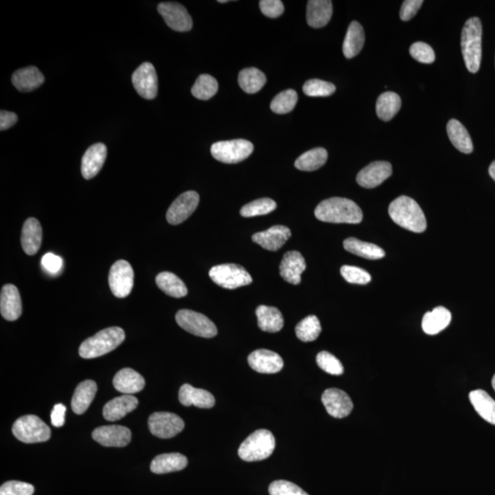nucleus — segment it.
I'll list each match as a JSON object with an SVG mask.
<instances>
[{"label":"nucleus","instance_id":"nucleus-1","mask_svg":"<svg viewBox=\"0 0 495 495\" xmlns=\"http://www.w3.org/2000/svg\"><path fill=\"white\" fill-rule=\"evenodd\" d=\"M315 216L320 221L338 224H359L363 218L359 206L343 197H332L322 201L315 210Z\"/></svg>","mask_w":495,"mask_h":495},{"label":"nucleus","instance_id":"nucleus-2","mask_svg":"<svg viewBox=\"0 0 495 495\" xmlns=\"http://www.w3.org/2000/svg\"><path fill=\"white\" fill-rule=\"evenodd\" d=\"M389 215L398 226L415 233L427 230L424 212L413 198L399 197L389 206Z\"/></svg>","mask_w":495,"mask_h":495},{"label":"nucleus","instance_id":"nucleus-3","mask_svg":"<svg viewBox=\"0 0 495 495\" xmlns=\"http://www.w3.org/2000/svg\"><path fill=\"white\" fill-rule=\"evenodd\" d=\"M482 26L479 18H470L461 32V51L466 67L470 73L479 71L482 62Z\"/></svg>","mask_w":495,"mask_h":495},{"label":"nucleus","instance_id":"nucleus-4","mask_svg":"<svg viewBox=\"0 0 495 495\" xmlns=\"http://www.w3.org/2000/svg\"><path fill=\"white\" fill-rule=\"evenodd\" d=\"M125 332L119 326L105 329L81 344L79 355L83 359H95L117 349L125 341Z\"/></svg>","mask_w":495,"mask_h":495},{"label":"nucleus","instance_id":"nucleus-5","mask_svg":"<svg viewBox=\"0 0 495 495\" xmlns=\"http://www.w3.org/2000/svg\"><path fill=\"white\" fill-rule=\"evenodd\" d=\"M275 449V439L271 431L259 429L247 437L239 448L242 461L253 462L266 460Z\"/></svg>","mask_w":495,"mask_h":495},{"label":"nucleus","instance_id":"nucleus-6","mask_svg":"<svg viewBox=\"0 0 495 495\" xmlns=\"http://www.w3.org/2000/svg\"><path fill=\"white\" fill-rule=\"evenodd\" d=\"M12 433L24 443L45 442L50 440L51 428L38 416L28 415L14 423Z\"/></svg>","mask_w":495,"mask_h":495},{"label":"nucleus","instance_id":"nucleus-7","mask_svg":"<svg viewBox=\"0 0 495 495\" xmlns=\"http://www.w3.org/2000/svg\"><path fill=\"white\" fill-rule=\"evenodd\" d=\"M209 276L215 284L225 289H237L253 283L250 274L242 266L234 263L212 267Z\"/></svg>","mask_w":495,"mask_h":495},{"label":"nucleus","instance_id":"nucleus-8","mask_svg":"<svg viewBox=\"0 0 495 495\" xmlns=\"http://www.w3.org/2000/svg\"><path fill=\"white\" fill-rule=\"evenodd\" d=\"M254 150L253 144L249 140L237 139L224 140L213 144L211 154L221 163L233 164L246 160Z\"/></svg>","mask_w":495,"mask_h":495},{"label":"nucleus","instance_id":"nucleus-9","mask_svg":"<svg viewBox=\"0 0 495 495\" xmlns=\"http://www.w3.org/2000/svg\"><path fill=\"white\" fill-rule=\"evenodd\" d=\"M177 324L185 331L206 338H214L218 334V329L205 315L196 311L182 309L176 313Z\"/></svg>","mask_w":495,"mask_h":495},{"label":"nucleus","instance_id":"nucleus-10","mask_svg":"<svg viewBox=\"0 0 495 495\" xmlns=\"http://www.w3.org/2000/svg\"><path fill=\"white\" fill-rule=\"evenodd\" d=\"M109 284L111 292L118 298L130 295L134 284V272L127 260H119L111 266Z\"/></svg>","mask_w":495,"mask_h":495},{"label":"nucleus","instance_id":"nucleus-11","mask_svg":"<svg viewBox=\"0 0 495 495\" xmlns=\"http://www.w3.org/2000/svg\"><path fill=\"white\" fill-rule=\"evenodd\" d=\"M149 429L159 439H172L181 433L185 422L176 414L168 412L154 413L149 418Z\"/></svg>","mask_w":495,"mask_h":495},{"label":"nucleus","instance_id":"nucleus-12","mask_svg":"<svg viewBox=\"0 0 495 495\" xmlns=\"http://www.w3.org/2000/svg\"><path fill=\"white\" fill-rule=\"evenodd\" d=\"M159 13L165 23L176 32H189L193 27V20L184 6L176 2H163L158 6Z\"/></svg>","mask_w":495,"mask_h":495},{"label":"nucleus","instance_id":"nucleus-13","mask_svg":"<svg viewBox=\"0 0 495 495\" xmlns=\"http://www.w3.org/2000/svg\"><path fill=\"white\" fill-rule=\"evenodd\" d=\"M132 84L140 97L154 99L158 94V77L151 62H143L132 74Z\"/></svg>","mask_w":495,"mask_h":495},{"label":"nucleus","instance_id":"nucleus-14","mask_svg":"<svg viewBox=\"0 0 495 495\" xmlns=\"http://www.w3.org/2000/svg\"><path fill=\"white\" fill-rule=\"evenodd\" d=\"M199 204V194L194 191H187L180 194L168 209L166 218L171 225H178L187 220Z\"/></svg>","mask_w":495,"mask_h":495},{"label":"nucleus","instance_id":"nucleus-15","mask_svg":"<svg viewBox=\"0 0 495 495\" xmlns=\"http://www.w3.org/2000/svg\"><path fill=\"white\" fill-rule=\"evenodd\" d=\"M92 437L102 446L123 448L131 442V432L123 425H103L93 431Z\"/></svg>","mask_w":495,"mask_h":495},{"label":"nucleus","instance_id":"nucleus-16","mask_svg":"<svg viewBox=\"0 0 495 495\" xmlns=\"http://www.w3.org/2000/svg\"><path fill=\"white\" fill-rule=\"evenodd\" d=\"M326 412L336 418H344L353 409V403L350 396L342 390L330 388L323 392L321 397Z\"/></svg>","mask_w":495,"mask_h":495},{"label":"nucleus","instance_id":"nucleus-17","mask_svg":"<svg viewBox=\"0 0 495 495\" xmlns=\"http://www.w3.org/2000/svg\"><path fill=\"white\" fill-rule=\"evenodd\" d=\"M392 173V165L388 161H374L363 168L356 180L362 187L374 188L388 179Z\"/></svg>","mask_w":495,"mask_h":495},{"label":"nucleus","instance_id":"nucleus-18","mask_svg":"<svg viewBox=\"0 0 495 495\" xmlns=\"http://www.w3.org/2000/svg\"><path fill=\"white\" fill-rule=\"evenodd\" d=\"M249 365L259 374H277L284 368V361L279 354L269 350H257L248 357Z\"/></svg>","mask_w":495,"mask_h":495},{"label":"nucleus","instance_id":"nucleus-19","mask_svg":"<svg viewBox=\"0 0 495 495\" xmlns=\"http://www.w3.org/2000/svg\"><path fill=\"white\" fill-rule=\"evenodd\" d=\"M107 155V146L104 143H95L89 147L84 154L81 172L86 180L94 178L102 169Z\"/></svg>","mask_w":495,"mask_h":495},{"label":"nucleus","instance_id":"nucleus-20","mask_svg":"<svg viewBox=\"0 0 495 495\" xmlns=\"http://www.w3.org/2000/svg\"><path fill=\"white\" fill-rule=\"evenodd\" d=\"M305 269V258L298 251H288L284 255L280 264V275L287 283L295 286L301 283V275Z\"/></svg>","mask_w":495,"mask_h":495},{"label":"nucleus","instance_id":"nucleus-21","mask_svg":"<svg viewBox=\"0 0 495 495\" xmlns=\"http://www.w3.org/2000/svg\"><path fill=\"white\" fill-rule=\"evenodd\" d=\"M0 312L8 321H15L22 316V304L19 289L13 284H6L0 295Z\"/></svg>","mask_w":495,"mask_h":495},{"label":"nucleus","instance_id":"nucleus-22","mask_svg":"<svg viewBox=\"0 0 495 495\" xmlns=\"http://www.w3.org/2000/svg\"><path fill=\"white\" fill-rule=\"evenodd\" d=\"M291 235L292 233H291L289 227L276 225V226L270 227L269 230L255 233L253 236V241L262 246L265 250L276 251L286 244Z\"/></svg>","mask_w":495,"mask_h":495},{"label":"nucleus","instance_id":"nucleus-23","mask_svg":"<svg viewBox=\"0 0 495 495\" xmlns=\"http://www.w3.org/2000/svg\"><path fill=\"white\" fill-rule=\"evenodd\" d=\"M138 404H139V400L133 395H125L114 398L105 404L104 418L110 422L118 421L136 409Z\"/></svg>","mask_w":495,"mask_h":495},{"label":"nucleus","instance_id":"nucleus-24","mask_svg":"<svg viewBox=\"0 0 495 495\" xmlns=\"http://www.w3.org/2000/svg\"><path fill=\"white\" fill-rule=\"evenodd\" d=\"M113 385L117 391L131 395L143 391L145 386V380L136 371L131 368H125L115 375Z\"/></svg>","mask_w":495,"mask_h":495},{"label":"nucleus","instance_id":"nucleus-25","mask_svg":"<svg viewBox=\"0 0 495 495\" xmlns=\"http://www.w3.org/2000/svg\"><path fill=\"white\" fill-rule=\"evenodd\" d=\"M180 403L185 407L194 406L198 408H212L215 406V398L209 392L185 383L179 391Z\"/></svg>","mask_w":495,"mask_h":495},{"label":"nucleus","instance_id":"nucleus-26","mask_svg":"<svg viewBox=\"0 0 495 495\" xmlns=\"http://www.w3.org/2000/svg\"><path fill=\"white\" fill-rule=\"evenodd\" d=\"M332 1L330 0H310L308 2L307 20L312 28L325 27L331 20Z\"/></svg>","mask_w":495,"mask_h":495},{"label":"nucleus","instance_id":"nucleus-27","mask_svg":"<svg viewBox=\"0 0 495 495\" xmlns=\"http://www.w3.org/2000/svg\"><path fill=\"white\" fill-rule=\"evenodd\" d=\"M12 84L20 92H32L44 83L43 73L35 66H29L15 72Z\"/></svg>","mask_w":495,"mask_h":495},{"label":"nucleus","instance_id":"nucleus-28","mask_svg":"<svg viewBox=\"0 0 495 495\" xmlns=\"http://www.w3.org/2000/svg\"><path fill=\"white\" fill-rule=\"evenodd\" d=\"M43 239V230L40 222L34 218H29L23 225L22 231V246L24 253L34 255L40 250Z\"/></svg>","mask_w":495,"mask_h":495},{"label":"nucleus","instance_id":"nucleus-29","mask_svg":"<svg viewBox=\"0 0 495 495\" xmlns=\"http://www.w3.org/2000/svg\"><path fill=\"white\" fill-rule=\"evenodd\" d=\"M188 461L185 456L180 453H165L158 455L151 464V470L156 474L180 472L187 466Z\"/></svg>","mask_w":495,"mask_h":495},{"label":"nucleus","instance_id":"nucleus-30","mask_svg":"<svg viewBox=\"0 0 495 495\" xmlns=\"http://www.w3.org/2000/svg\"><path fill=\"white\" fill-rule=\"evenodd\" d=\"M97 383L92 380H86L77 385L72 398V409L77 415H82L88 409L97 394Z\"/></svg>","mask_w":495,"mask_h":495},{"label":"nucleus","instance_id":"nucleus-31","mask_svg":"<svg viewBox=\"0 0 495 495\" xmlns=\"http://www.w3.org/2000/svg\"><path fill=\"white\" fill-rule=\"evenodd\" d=\"M451 314L448 309L439 307L425 314L422 320V329L428 335H436L449 325Z\"/></svg>","mask_w":495,"mask_h":495},{"label":"nucleus","instance_id":"nucleus-32","mask_svg":"<svg viewBox=\"0 0 495 495\" xmlns=\"http://www.w3.org/2000/svg\"><path fill=\"white\" fill-rule=\"evenodd\" d=\"M258 326L263 331L275 333L284 328V317L278 308L260 305L256 309Z\"/></svg>","mask_w":495,"mask_h":495},{"label":"nucleus","instance_id":"nucleus-33","mask_svg":"<svg viewBox=\"0 0 495 495\" xmlns=\"http://www.w3.org/2000/svg\"><path fill=\"white\" fill-rule=\"evenodd\" d=\"M449 140L453 146L463 154H472L473 144L467 128L457 119H451L447 125Z\"/></svg>","mask_w":495,"mask_h":495},{"label":"nucleus","instance_id":"nucleus-34","mask_svg":"<svg viewBox=\"0 0 495 495\" xmlns=\"http://www.w3.org/2000/svg\"><path fill=\"white\" fill-rule=\"evenodd\" d=\"M364 41L365 34L361 24L358 22L350 23L342 47L344 56L348 59H352L358 55L364 45Z\"/></svg>","mask_w":495,"mask_h":495},{"label":"nucleus","instance_id":"nucleus-35","mask_svg":"<svg viewBox=\"0 0 495 495\" xmlns=\"http://www.w3.org/2000/svg\"><path fill=\"white\" fill-rule=\"evenodd\" d=\"M470 400L474 409L482 418L495 425V401L484 390H475L470 392Z\"/></svg>","mask_w":495,"mask_h":495},{"label":"nucleus","instance_id":"nucleus-36","mask_svg":"<svg viewBox=\"0 0 495 495\" xmlns=\"http://www.w3.org/2000/svg\"><path fill=\"white\" fill-rule=\"evenodd\" d=\"M345 250L357 256L368 260L382 259L385 256V251L379 246L359 241L358 239L349 238L343 242Z\"/></svg>","mask_w":495,"mask_h":495},{"label":"nucleus","instance_id":"nucleus-37","mask_svg":"<svg viewBox=\"0 0 495 495\" xmlns=\"http://www.w3.org/2000/svg\"><path fill=\"white\" fill-rule=\"evenodd\" d=\"M156 284L167 296L181 298L187 295V287L184 282L176 275L164 272L156 276Z\"/></svg>","mask_w":495,"mask_h":495},{"label":"nucleus","instance_id":"nucleus-38","mask_svg":"<svg viewBox=\"0 0 495 495\" xmlns=\"http://www.w3.org/2000/svg\"><path fill=\"white\" fill-rule=\"evenodd\" d=\"M401 98L396 93L385 92L381 95L376 102L378 118L383 121H390L401 109Z\"/></svg>","mask_w":495,"mask_h":495},{"label":"nucleus","instance_id":"nucleus-39","mask_svg":"<svg viewBox=\"0 0 495 495\" xmlns=\"http://www.w3.org/2000/svg\"><path fill=\"white\" fill-rule=\"evenodd\" d=\"M238 81L243 91L248 94H255L265 85L266 77L259 69L245 68L239 72Z\"/></svg>","mask_w":495,"mask_h":495},{"label":"nucleus","instance_id":"nucleus-40","mask_svg":"<svg viewBox=\"0 0 495 495\" xmlns=\"http://www.w3.org/2000/svg\"><path fill=\"white\" fill-rule=\"evenodd\" d=\"M328 152L324 148L310 150L296 159L295 166L298 170L312 172L322 167L328 161Z\"/></svg>","mask_w":495,"mask_h":495},{"label":"nucleus","instance_id":"nucleus-41","mask_svg":"<svg viewBox=\"0 0 495 495\" xmlns=\"http://www.w3.org/2000/svg\"><path fill=\"white\" fill-rule=\"evenodd\" d=\"M218 81L209 74H201L192 88V95L200 100H209L217 94Z\"/></svg>","mask_w":495,"mask_h":495},{"label":"nucleus","instance_id":"nucleus-42","mask_svg":"<svg viewBox=\"0 0 495 495\" xmlns=\"http://www.w3.org/2000/svg\"><path fill=\"white\" fill-rule=\"evenodd\" d=\"M321 330L319 319L316 316H308L297 324L296 337L303 342L314 341L319 338Z\"/></svg>","mask_w":495,"mask_h":495},{"label":"nucleus","instance_id":"nucleus-43","mask_svg":"<svg viewBox=\"0 0 495 495\" xmlns=\"http://www.w3.org/2000/svg\"><path fill=\"white\" fill-rule=\"evenodd\" d=\"M277 208V204L271 198H260L247 204L241 209V215L244 218L257 217L269 214Z\"/></svg>","mask_w":495,"mask_h":495},{"label":"nucleus","instance_id":"nucleus-44","mask_svg":"<svg viewBox=\"0 0 495 495\" xmlns=\"http://www.w3.org/2000/svg\"><path fill=\"white\" fill-rule=\"evenodd\" d=\"M297 100H298V95L295 90H284L272 99L271 110L276 114L289 113L295 109Z\"/></svg>","mask_w":495,"mask_h":495},{"label":"nucleus","instance_id":"nucleus-45","mask_svg":"<svg viewBox=\"0 0 495 495\" xmlns=\"http://www.w3.org/2000/svg\"><path fill=\"white\" fill-rule=\"evenodd\" d=\"M303 91L308 97H329V95L334 94L336 86L326 81L311 79L305 83Z\"/></svg>","mask_w":495,"mask_h":495},{"label":"nucleus","instance_id":"nucleus-46","mask_svg":"<svg viewBox=\"0 0 495 495\" xmlns=\"http://www.w3.org/2000/svg\"><path fill=\"white\" fill-rule=\"evenodd\" d=\"M317 363L321 370L331 375H341L344 373L343 365L340 359L328 352L317 354Z\"/></svg>","mask_w":495,"mask_h":495},{"label":"nucleus","instance_id":"nucleus-47","mask_svg":"<svg viewBox=\"0 0 495 495\" xmlns=\"http://www.w3.org/2000/svg\"><path fill=\"white\" fill-rule=\"evenodd\" d=\"M341 272L350 284H367L371 280V275L359 267L344 265L341 267Z\"/></svg>","mask_w":495,"mask_h":495},{"label":"nucleus","instance_id":"nucleus-48","mask_svg":"<svg viewBox=\"0 0 495 495\" xmlns=\"http://www.w3.org/2000/svg\"><path fill=\"white\" fill-rule=\"evenodd\" d=\"M409 52L414 59L422 62V64H432L436 59L434 50L432 49L430 45L422 43V41H418V43L411 45Z\"/></svg>","mask_w":495,"mask_h":495},{"label":"nucleus","instance_id":"nucleus-49","mask_svg":"<svg viewBox=\"0 0 495 495\" xmlns=\"http://www.w3.org/2000/svg\"><path fill=\"white\" fill-rule=\"evenodd\" d=\"M269 494L271 495H308L299 486L293 482L284 481H275L269 486Z\"/></svg>","mask_w":495,"mask_h":495},{"label":"nucleus","instance_id":"nucleus-50","mask_svg":"<svg viewBox=\"0 0 495 495\" xmlns=\"http://www.w3.org/2000/svg\"><path fill=\"white\" fill-rule=\"evenodd\" d=\"M33 494H34V487L27 482H7L0 488V495H32Z\"/></svg>","mask_w":495,"mask_h":495},{"label":"nucleus","instance_id":"nucleus-51","mask_svg":"<svg viewBox=\"0 0 495 495\" xmlns=\"http://www.w3.org/2000/svg\"><path fill=\"white\" fill-rule=\"evenodd\" d=\"M259 4L263 14L272 19L280 17L284 11V3L281 0H262Z\"/></svg>","mask_w":495,"mask_h":495},{"label":"nucleus","instance_id":"nucleus-52","mask_svg":"<svg viewBox=\"0 0 495 495\" xmlns=\"http://www.w3.org/2000/svg\"><path fill=\"white\" fill-rule=\"evenodd\" d=\"M423 3L424 2L422 0H406L404 1L400 11L401 20L404 22L412 20L418 13Z\"/></svg>","mask_w":495,"mask_h":495},{"label":"nucleus","instance_id":"nucleus-53","mask_svg":"<svg viewBox=\"0 0 495 495\" xmlns=\"http://www.w3.org/2000/svg\"><path fill=\"white\" fill-rule=\"evenodd\" d=\"M41 265L48 272L55 275L62 269V260L55 254L46 253L41 259Z\"/></svg>","mask_w":495,"mask_h":495},{"label":"nucleus","instance_id":"nucleus-54","mask_svg":"<svg viewBox=\"0 0 495 495\" xmlns=\"http://www.w3.org/2000/svg\"><path fill=\"white\" fill-rule=\"evenodd\" d=\"M66 407L62 404H58L53 407L52 414H51V421L53 425L56 428H61L65 425V416Z\"/></svg>","mask_w":495,"mask_h":495},{"label":"nucleus","instance_id":"nucleus-55","mask_svg":"<svg viewBox=\"0 0 495 495\" xmlns=\"http://www.w3.org/2000/svg\"><path fill=\"white\" fill-rule=\"evenodd\" d=\"M18 121V116L10 111L1 110L0 112V131H6L10 128Z\"/></svg>","mask_w":495,"mask_h":495},{"label":"nucleus","instance_id":"nucleus-56","mask_svg":"<svg viewBox=\"0 0 495 495\" xmlns=\"http://www.w3.org/2000/svg\"><path fill=\"white\" fill-rule=\"evenodd\" d=\"M489 175H490L491 178L495 181V161H494L490 165V167H489Z\"/></svg>","mask_w":495,"mask_h":495},{"label":"nucleus","instance_id":"nucleus-57","mask_svg":"<svg viewBox=\"0 0 495 495\" xmlns=\"http://www.w3.org/2000/svg\"><path fill=\"white\" fill-rule=\"evenodd\" d=\"M491 385H493V387H494V391H495V374H494V378H493V381H491Z\"/></svg>","mask_w":495,"mask_h":495},{"label":"nucleus","instance_id":"nucleus-58","mask_svg":"<svg viewBox=\"0 0 495 495\" xmlns=\"http://www.w3.org/2000/svg\"><path fill=\"white\" fill-rule=\"evenodd\" d=\"M227 0H218V3H227Z\"/></svg>","mask_w":495,"mask_h":495}]
</instances>
